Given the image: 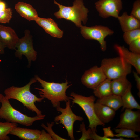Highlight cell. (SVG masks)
<instances>
[{"label": "cell", "mask_w": 140, "mask_h": 140, "mask_svg": "<svg viewBox=\"0 0 140 140\" xmlns=\"http://www.w3.org/2000/svg\"><path fill=\"white\" fill-rule=\"evenodd\" d=\"M37 82L35 77L31 78L29 82L21 87L12 86L5 89V97L7 99H13L21 102L28 109L36 113L37 115L42 116L41 111L35 104L36 102H40L44 98H38L33 94L30 91L31 85Z\"/></svg>", "instance_id": "1"}, {"label": "cell", "mask_w": 140, "mask_h": 140, "mask_svg": "<svg viewBox=\"0 0 140 140\" xmlns=\"http://www.w3.org/2000/svg\"><path fill=\"white\" fill-rule=\"evenodd\" d=\"M34 77L43 88H34L38 90L41 97L50 101L53 107L57 108L60 106V102H66L70 100L69 97L66 95V92L72 84L68 85L69 83L67 80L65 82L59 83L46 82L37 75H35Z\"/></svg>", "instance_id": "2"}, {"label": "cell", "mask_w": 140, "mask_h": 140, "mask_svg": "<svg viewBox=\"0 0 140 140\" xmlns=\"http://www.w3.org/2000/svg\"><path fill=\"white\" fill-rule=\"evenodd\" d=\"M54 0V4L59 8V10L54 13L57 18H64L71 21L79 27L82 25V22L85 24L88 20L89 11L85 7L82 0H75L72 6H63Z\"/></svg>", "instance_id": "3"}, {"label": "cell", "mask_w": 140, "mask_h": 140, "mask_svg": "<svg viewBox=\"0 0 140 140\" xmlns=\"http://www.w3.org/2000/svg\"><path fill=\"white\" fill-rule=\"evenodd\" d=\"M0 118L10 122L18 123L20 124L30 126L36 121L43 119L45 115H37L34 117H29L15 109L11 104L9 100L3 96L0 101Z\"/></svg>", "instance_id": "4"}, {"label": "cell", "mask_w": 140, "mask_h": 140, "mask_svg": "<svg viewBox=\"0 0 140 140\" xmlns=\"http://www.w3.org/2000/svg\"><path fill=\"white\" fill-rule=\"evenodd\" d=\"M132 66L121 57L104 58L101 62L100 67L107 78L111 80L127 76L131 73Z\"/></svg>", "instance_id": "5"}, {"label": "cell", "mask_w": 140, "mask_h": 140, "mask_svg": "<svg viewBox=\"0 0 140 140\" xmlns=\"http://www.w3.org/2000/svg\"><path fill=\"white\" fill-rule=\"evenodd\" d=\"M70 96L71 97L69 98L72 100L73 104H78L84 111L89 121L88 127L96 131L97 126L105 125V124L99 120L95 114L94 104L96 98L94 96L91 95L86 97L73 92L71 93Z\"/></svg>", "instance_id": "6"}, {"label": "cell", "mask_w": 140, "mask_h": 140, "mask_svg": "<svg viewBox=\"0 0 140 140\" xmlns=\"http://www.w3.org/2000/svg\"><path fill=\"white\" fill-rule=\"evenodd\" d=\"M66 103V107L65 108H62L60 106L56 108L57 110L60 112L61 114L56 116L54 121L57 124L61 123L63 124L66 129L71 139L74 140L73 132L74 124L76 121H82L83 118L81 117L76 115L72 111L70 100Z\"/></svg>", "instance_id": "7"}, {"label": "cell", "mask_w": 140, "mask_h": 140, "mask_svg": "<svg viewBox=\"0 0 140 140\" xmlns=\"http://www.w3.org/2000/svg\"><path fill=\"white\" fill-rule=\"evenodd\" d=\"M24 36L19 38L16 46L15 57L21 59L22 55H24L27 58L28 61L27 66L30 67L32 61H35L37 58V52L34 49L33 46L32 36L30 31L25 30Z\"/></svg>", "instance_id": "8"}, {"label": "cell", "mask_w": 140, "mask_h": 140, "mask_svg": "<svg viewBox=\"0 0 140 140\" xmlns=\"http://www.w3.org/2000/svg\"><path fill=\"white\" fill-rule=\"evenodd\" d=\"M80 28L81 33L85 39L96 40L100 44L101 50L103 52L106 50L107 45L105 39L108 36L112 35L114 33L113 31L102 25L88 27L82 25Z\"/></svg>", "instance_id": "9"}, {"label": "cell", "mask_w": 140, "mask_h": 140, "mask_svg": "<svg viewBox=\"0 0 140 140\" xmlns=\"http://www.w3.org/2000/svg\"><path fill=\"white\" fill-rule=\"evenodd\" d=\"M122 4L121 0H99L95 3L99 16L103 18L110 16L117 18Z\"/></svg>", "instance_id": "10"}, {"label": "cell", "mask_w": 140, "mask_h": 140, "mask_svg": "<svg viewBox=\"0 0 140 140\" xmlns=\"http://www.w3.org/2000/svg\"><path fill=\"white\" fill-rule=\"evenodd\" d=\"M116 128L130 129L135 132H140V111H134L131 109H125L124 111L120 116V121Z\"/></svg>", "instance_id": "11"}, {"label": "cell", "mask_w": 140, "mask_h": 140, "mask_svg": "<svg viewBox=\"0 0 140 140\" xmlns=\"http://www.w3.org/2000/svg\"><path fill=\"white\" fill-rule=\"evenodd\" d=\"M106 78L101 67L95 66L85 71L81 80L87 88L93 89Z\"/></svg>", "instance_id": "12"}, {"label": "cell", "mask_w": 140, "mask_h": 140, "mask_svg": "<svg viewBox=\"0 0 140 140\" xmlns=\"http://www.w3.org/2000/svg\"><path fill=\"white\" fill-rule=\"evenodd\" d=\"M19 38L12 28L0 25V42L8 48L16 50Z\"/></svg>", "instance_id": "13"}, {"label": "cell", "mask_w": 140, "mask_h": 140, "mask_svg": "<svg viewBox=\"0 0 140 140\" xmlns=\"http://www.w3.org/2000/svg\"><path fill=\"white\" fill-rule=\"evenodd\" d=\"M115 49L119 55L127 62L133 66L136 72L140 74V54L129 51L124 46L116 44L114 46Z\"/></svg>", "instance_id": "14"}, {"label": "cell", "mask_w": 140, "mask_h": 140, "mask_svg": "<svg viewBox=\"0 0 140 140\" xmlns=\"http://www.w3.org/2000/svg\"><path fill=\"white\" fill-rule=\"evenodd\" d=\"M35 22L52 36L58 38L62 37L63 31L59 28L57 24L52 19L38 17Z\"/></svg>", "instance_id": "15"}, {"label": "cell", "mask_w": 140, "mask_h": 140, "mask_svg": "<svg viewBox=\"0 0 140 140\" xmlns=\"http://www.w3.org/2000/svg\"><path fill=\"white\" fill-rule=\"evenodd\" d=\"M94 110L98 118L105 124L111 121L115 115L116 111L108 106L96 102L94 103Z\"/></svg>", "instance_id": "16"}, {"label": "cell", "mask_w": 140, "mask_h": 140, "mask_svg": "<svg viewBox=\"0 0 140 140\" xmlns=\"http://www.w3.org/2000/svg\"><path fill=\"white\" fill-rule=\"evenodd\" d=\"M15 8L21 17L29 21H35L39 17L36 9L29 4L19 2L16 4Z\"/></svg>", "instance_id": "17"}, {"label": "cell", "mask_w": 140, "mask_h": 140, "mask_svg": "<svg viewBox=\"0 0 140 140\" xmlns=\"http://www.w3.org/2000/svg\"><path fill=\"white\" fill-rule=\"evenodd\" d=\"M41 131L16 127L11 131L10 134L16 136L23 140H38Z\"/></svg>", "instance_id": "18"}, {"label": "cell", "mask_w": 140, "mask_h": 140, "mask_svg": "<svg viewBox=\"0 0 140 140\" xmlns=\"http://www.w3.org/2000/svg\"><path fill=\"white\" fill-rule=\"evenodd\" d=\"M122 31L125 32L140 28V20L132 16L128 15L126 12H124L117 18Z\"/></svg>", "instance_id": "19"}, {"label": "cell", "mask_w": 140, "mask_h": 140, "mask_svg": "<svg viewBox=\"0 0 140 140\" xmlns=\"http://www.w3.org/2000/svg\"><path fill=\"white\" fill-rule=\"evenodd\" d=\"M131 83L127 79V76L111 80V86L113 94L121 96Z\"/></svg>", "instance_id": "20"}, {"label": "cell", "mask_w": 140, "mask_h": 140, "mask_svg": "<svg viewBox=\"0 0 140 140\" xmlns=\"http://www.w3.org/2000/svg\"><path fill=\"white\" fill-rule=\"evenodd\" d=\"M132 85L131 83L125 92L121 96L123 103L122 111L124 109L140 110V106L136 101L131 92Z\"/></svg>", "instance_id": "21"}, {"label": "cell", "mask_w": 140, "mask_h": 140, "mask_svg": "<svg viewBox=\"0 0 140 140\" xmlns=\"http://www.w3.org/2000/svg\"><path fill=\"white\" fill-rule=\"evenodd\" d=\"M96 102L108 106L116 111L123 105L121 96L113 94L98 99Z\"/></svg>", "instance_id": "22"}, {"label": "cell", "mask_w": 140, "mask_h": 140, "mask_svg": "<svg viewBox=\"0 0 140 140\" xmlns=\"http://www.w3.org/2000/svg\"><path fill=\"white\" fill-rule=\"evenodd\" d=\"M111 80L106 78L93 89V93L100 99L113 94L111 83Z\"/></svg>", "instance_id": "23"}, {"label": "cell", "mask_w": 140, "mask_h": 140, "mask_svg": "<svg viewBox=\"0 0 140 140\" xmlns=\"http://www.w3.org/2000/svg\"><path fill=\"white\" fill-rule=\"evenodd\" d=\"M17 123L6 121L2 122L0 120V140H9L10 137L8 135L12 130L17 126Z\"/></svg>", "instance_id": "24"}, {"label": "cell", "mask_w": 140, "mask_h": 140, "mask_svg": "<svg viewBox=\"0 0 140 140\" xmlns=\"http://www.w3.org/2000/svg\"><path fill=\"white\" fill-rule=\"evenodd\" d=\"M115 132L117 133L114 134V136L117 137H125L127 138H135L138 137V135L135 133L134 131L124 128H116L114 129Z\"/></svg>", "instance_id": "25"}, {"label": "cell", "mask_w": 140, "mask_h": 140, "mask_svg": "<svg viewBox=\"0 0 140 140\" xmlns=\"http://www.w3.org/2000/svg\"><path fill=\"white\" fill-rule=\"evenodd\" d=\"M123 37L125 43L128 45L133 41L140 38V28L124 32Z\"/></svg>", "instance_id": "26"}, {"label": "cell", "mask_w": 140, "mask_h": 140, "mask_svg": "<svg viewBox=\"0 0 140 140\" xmlns=\"http://www.w3.org/2000/svg\"><path fill=\"white\" fill-rule=\"evenodd\" d=\"M54 123V122H51V123L47 122V126L45 125L44 123H42L41 126L47 131L48 133L50 135L53 139V140H67L59 136L53 131L52 127L53 126Z\"/></svg>", "instance_id": "27"}, {"label": "cell", "mask_w": 140, "mask_h": 140, "mask_svg": "<svg viewBox=\"0 0 140 140\" xmlns=\"http://www.w3.org/2000/svg\"><path fill=\"white\" fill-rule=\"evenodd\" d=\"M12 10L10 8L3 11H0V23H9L12 17Z\"/></svg>", "instance_id": "28"}, {"label": "cell", "mask_w": 140, "mask_h": 140, "mask_svg": "<svg viewBox=\"0 0 140 140\" xmlns=\"http://www.w3.org/2000/svg\"><path fill=\"white\" fill-rule=\"evenodd\" d=\"M130 15L140 20V0H136L134 2Z\"/></svg>", "instance_id": "29"}, {"label": "cell", "mask_w": 140, "mask_h": 140, "mask_svg": "<svg viewBox=\"0 0 140 140\" xmlns=\"http://www.w3.org/2000/svg\"><path fill=\"white\" fill-rule=\"evenodd\" d=\"M96 131L94 130H91L90 136L92 140H129L125 139L123 137H120L118 138H111L106 137L104 136L101 137L97 135L96 132Z\"/></svg>", "instance_id": "30"}, {"label": "cell", "mask_w": 140, "mask_h": 140, "mask_svg": "<svg viewBox=\"0 0 140 140\" xmlns=\"http://www.w3.org/2000/svg\"><path fill=\"white\" fill-rule=\"evenodd\" d=\"M79 130L80 131H78V132L81 131L82 135L79 140H92L90 136L91 129L89 128L87 130H86L84 122H83L80 125Z\"/></svg>", "instance_id": "31"}, {"label": "cell", "mask_w": 140, "mask_h": 140, "mask_svg": "<svg viewBox=\"0 0 140 140\" xmlns=\"http://www.w3.org/2000/svg\"><path fill=\"white\" fill-rule=\"evenodd\" d=\"M128 45L129 49L130 51L140 54V38L133 41Z\"/></svg>", "instance_id": "32"}, {"label": "cell", "mask_w": 140, "mask_h": 140, "mask_svg": "<svg viewBox=\"0 0 140 140\" xmlns=\"http://www.w3.org/2000/svg\"><path fill=\"white\" fill-rule=\"evenodd\" d=\"M53 140L50 135L46 133L44 130L41 131V133L38 140Z\"/></svg>", "instance_id": "33"}, {"label": "cell", "mask_w": 140, "mask_h": 140, "mask_svg": "<svg viewBox=\"0 0 140 140\" xmlns=\"http://www.w3.org/2000/svg\"><path fill=\"white\" fill-rule=\"evenodd\" d=\"M133 75L136 82V87L139 91L138 93L139 97H140V77L136 72L134 71L133 72Z\"/></svg>", "instance_id": "34"}, {"label": "cell", "mask_w": 140, "mask_h": 140, "mask_svg": "<svg viewBox=\"0 0 140 140\" xmlns=\"http://www.w3.org/2000/svg\"><path fill=\"white\" fill-rule=\"evenodd\" d=\"M103 130L104 132V136L105 137L109 138V137H113L114 136V134L110 129V127L103 128Z\"/></svg>", "instance_id": "35"}, {"label": "cell", "mask_w": 140, "mask_h": 140, "mask_svg": "<svg viewBox=\"0 0 140 140\" xmlns=\"http://www.w3.org/2000/svg\"><path fill=\"white\" fill-rule=\"evenodd\" d=\"M6 46L0 42V55L4 54V49Z\"/></svg>", "instance_id": "36"}, {"label": "cell", "mask_w": 140, "mask_h": 140, "mask_svg": "<svg viewBox=\"0 0 140 140\" xmlns=\"http://www.w3.org/2000/svg\"><path fill=\"white\" fill-rule=\"evenodd\" d=\"M6 5L3 2H0V11H3L6 9Z\"/></svg>", "instance_id": "37"}, {"label": "cell", "mask_w": 140, "mask_h": 140, "mask_svg": "<svg viewBox=\"0 0 140 140\" xmlns=\"http://www.w3.org/2000/svg\"><path fill=\"white\" fill-rule=\"evenodd\" d=\"M3 96V95L2 94H0V102Z\"/></svg>", "instance_id": "38"}, {"label": "cell", "mask_w": 140, "mask_h": 140, "mask_svg": "<svg viewBox=\"0 0 140 140\" xmlns=\"http://www.w3.org/2000/svg\"><path fill=\"white\" fill-rule=\"evenodd\" d=\"M1 2V1H0V2Z\"/></svg>", "instance_id": "39"}]
</instances>
